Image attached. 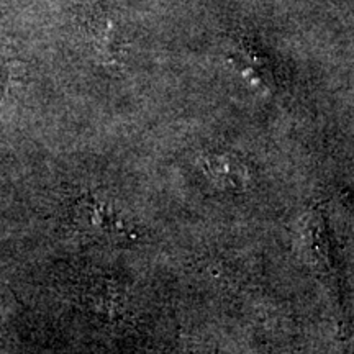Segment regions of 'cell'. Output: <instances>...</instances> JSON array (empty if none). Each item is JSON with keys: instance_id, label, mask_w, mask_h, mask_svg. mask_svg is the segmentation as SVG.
Wrapping results in <instances>:
<instances>
[{"instance_id": "1", "label": "cell", "mask_w": 354, "mask_h": 354, "mask_svg": "<svg viewBox=\"0 0 354 354\" xmlns=\"http://www.w3.org/2000/svg\"><path fill=\"white\" fill-rule=\"evenodd\" d=\"M203 171H205V176L210 177L212 183L223 189L240 190L250 179L246 167L228 154H212L205 158Z\"/></svg>"}, {"instance_id": "2", "label": "cell", "mask_w": 354, "mask_h": 354, "mask_svg": "<svg viewBox=\"0 0 354 354\" xmlns=\"http://www.w3.org/2000/svg\"><path fill=\"white\" fill-rule=\"evenodd\" d=\"M0 97H2V73H0Z\"/></svg>"}]
</instances>
